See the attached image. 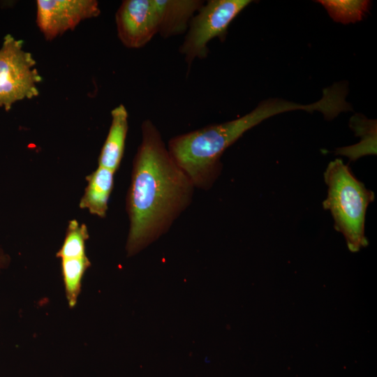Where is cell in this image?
<instances>
[{"instance_id":"1","label":"cell","mask_w":377,"mask_h":377,"mask_svg":"<svg viewBox=\"0 0 377 377\" xmlns=\"http://www.w3.org/2000/svg\"><path fill=\"white\" fill-rule=\"evenodd\" d=\"M141 131L142 140L133 158L126 200L129 219L126 244L128 257L138 253L166 233L190 205L195 190L154 123L145 120Z\"/></svg>"},{"instance_id":"2","label":"cell","mask_w":377,"mask_h":377,"mask_svg":"<svg viewBox=\"0 0 377 377\" xmlns=\"http://www.w3.org/2000/svg\"><path fill=\"white\" fill-rule=\"evenodd\" d=\"M297 110L310 112L311 106L269 98L237 119L175 136L169 140L168 149L195 188L208 190L221 174L223 152L244 133L272 116Z\"/></svg>"},{"instance_id":"3","label":"cell","mask_w":377,"mask_h":377,"mask_svg":"<svg viewBox=\"0 0 377 377\" xmlns=\"http://www.w3.org/2000/svg\"><path fill=\"white\" fill-rule=\"evenodd\" d=\"M327 196L323 202L334 222V229L346 239L349 249L357 251L367 245L364 235L365 216L374 193L367 189L341 159L330 162L324 172Z\"/></svg>"},{"instance_id":"4","label":"cell","mask_w":377,"mask_h":377,"mask_svg":"<svg viewBox=\"0 0 377 377\" xmlns=\"http://www.w3.org/2000/svg\"><path fill=\"white\" fill-rule=\"evenodd\" d=\"M36 64L31 53L23 49L22 40L5 36L0 48V107L6 111L19 101L38 95L37 85L42 77Z\"/></svg>"},{"instance_id":"5","label":"cell","mask_w":377,"mask_h":377,"mask_svg":"<svg viewBox=\"0 0 377 377\" xmlns=\"http://www.w3.org/2000/svg\"><path fill=\"white\" fill-rule=\"evenodd\" d=\"M252 1L209 0L190 21L187 34L179 47L188 66L195 59H205L207 44L215 38L223 40L231 22Z\"/></svg>"},{"instance_id":"6","label":"cell","mask_w":377,"mask_h":377,"mask_svg":"<svg viewBox=\"0 0 377 377\" xmlns=\"http://www.w3.org/2000/svg\"><path fill=\"white\" fill-rule=\"evenodd\" d=\"M36 24L47 40H52L82 21L100 15L96 0H38Z\"/></svg>"},{"instance_id":"7","label":"cell","mask_w":377,"mask_h":377,"mask_svg":"<svg viewBox=\"0 0 377 377\" xmlns=\"http://www.w3.org/2000/svg\"><path fill=\"white\" fill-rule=\"evenodd\" d=\"M117 36L127 48L146 45L158 34L153 0H124L115 14Z\"/></svg>"},{"instance_id":"8","label":"cell","mask_w":377,"mask_h":377,"mask_svg":"<svg viewBox=\"0 0 377 377\" xmlns=\"http://www.w3.org/2000/svg\"><path fill=\"white\" fill-rule=\"evenodd\" d=\"M203 2L200 0H153L158 34L163 38H169L186 31Z\"/></svg>"},{"instance_id":"9","label":"cell","mask_w":377,"mask_h":377,"mask_svg":"<svg viewBox=\"0 0 377 377\" xmlns=\"http://www.w3.org/2000/svg\"><path fill=\"white\" fill-rule=\"evenodd\" d=\"M111 124L98 156V166L116 172L119 168L125 148L128 132V112L119 105L111 111Z\"/></svg>"},{"instance_id":"10","label":"cell","mask_w":377,"mask_h":377,"mask_svg":"<svg viewBox=\"0 0 377 377\" xmlns=\"http://www.w3.org/2000/svg\"><path fill=\"white\" fill-rule=\"evenodd\" d=\"M114 173L110 169L98 166L87 175V185L80 199V208L87 209L90 214L98 217H105L113 188Z\"/></svg>"},{"instance_id":"11","label":"cell","mask_w":377,"mask_h":377,"mask_svg":"<svg viewBox=\"0 0 377 377\" xmlns=\"http://www.w3.org/2000/svg\"><path fill=\"white\" fill-rule=\"evenodd\" d=\"M350 127L361 136L358 145L340 148L337 154L347 156L350 161H355L360 157L376 154V121L360 119L356 117L350 120Z\"/></svg>"},{"instance_id":"12","label":"cell","mask_w":377,"mask_h":377,"mask_svg":"<svg viewBox=\"0 0 377 377\" xmlns=\"http://www.w3.org/2000/svg\"><path fill=\"white\" fill-rule=\"evenodd\" d=\"M61 260L66 297L69 307L73 308L81 293L83 276L91 266V262L87 256Z\"/></svg>"},{"instance_id":"13","label":"cell","mask_w":377,"mask_h":377,"mask_svg":"<svg viewBox=\"0 0 377 377\" xmlns=\"http://www.w3.org/2000/svg\"><path fill=\"white\" fill-rule=\"evenodd\" d=\"M336 22L343 24L362 20L370 8L369 1H317Z\"/></svg>"},{"instance_id":"14","label":"cell","mask_w":377,"mask_h":377,"mask_svg":"<svg viewBox=\"0 0 377 377\" xmlns=\"http://www.w3.org/2000/svg\"><path fill=\"white\" fill-rule=\"evenodd\" d=\"M89 239L87 226L76 219L68 222L64 242L56 253L61 260L80 258L86 254V242Z\"/></svg>"},{"instance_id":"15","label":"cell","mask_w":377,"mask_h":377,"mask_svg":"<svg viewBox=\"0 0 377 377\" xmlns=\"http://www.w3.org/2000/svg\"><path fill=\"white\" fill-rule=\"evenodd\" d=\"M10 262V256L0 247V270L6 268Z\"/></svg>"}]
</instances>
